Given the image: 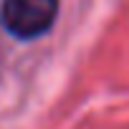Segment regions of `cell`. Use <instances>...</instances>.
Wrapping results in <instances>:
<instances>
[{
    "label": "cell",
    "mask_w": 129,
    "mask_h": 129,
    "mask_svg": "<svg viewBox=\"0 0 129 129\" xmlns=\"http://www.w3.org/2000/svg\"><path fill=\"white\" fill-rule=\"evenodd\" d=\"M58 15V0H5L3 23L5 28L23 41L41 38L51 30Z\"/></svg>",
    "instance_id": "cell-1"
}]
</instances>
